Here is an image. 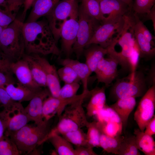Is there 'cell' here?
Wrapping results in <instances>:
<instances>
[{"label":"cell","instance_id":"46","mask_svg":"<svg viewBox=\"0 0 155 155\" xmlns=\"http://www.w3.org/2000/svg\"><path fill=\"white\" fill-rule=\"evenodd\" d=\"M36 0H24L23 5V10L21 17L19 19L21 21L24 22L27 12L32 6Z\"/></svg>","mask_w":155,"mask_h":155},{"label":"cell","instance_id":"34","mask_svg":"<svg viewBox=\"0 0 155 155\" xmlns=\"http://www.w3.org/2000/svg\"><path fill=\"white\" fill-rule=\"evenodd\" d=\"M61 135L69 142L76 146L88 147L86 134L81 129L68 132Z\"/></svg>","mask_w":155,"mask_h":155},{"label":"cell","instance_id":"41","mask_svg":"<svg viewBox=\"0 0 155 155\" xmlns=\"http://www.w3.org/2000/svg\"><path fill=\"white\" fill-rule=\"evenodd\" d=\"M134 18V26L141 32L150 42L153 43L154 36L150 31L140 19L137 14H133Z\"/></svg>","mask_w":155,"mask_h":155},{"label":"cell","instance_id":"24","mask_svg":"<svg viewBox=\"0 0 155 155\" xmlns=\"http://www.w3.org/2000/svg\"><path fill=\"white\" fill-rule=\"evenodd\" d=\"M136 104L135 98L119 99L110 106L116 112L120 119L123 127L127 123L129 117Z\"/></svg>","mask_w":155,"mask_h":155},{"label":"cell","instance_id":"5","mask_svg":"<svg viewBox=\"0 0 155 155\" xmlns=\"http://www.w3.org/2000/svg\"><path fill=\"white\" fill-rule=\"evenodd\" d=\"M134 18L131 13L125 16V23L122 31L117 40L121 48V51L117 52L114 47L107 49V55H111L118 61L119 64L125 69L129 68V60L133 53L136 44L134 30Z\"/></svg>","mask_w":155,"mask_h":155},{"label":"cell","instance_id":"11","mask_svg":"<svg viewBox=\"0 0 155 155\" xmlns=\"http://www.w3.org/2000/svg\"><path fill=\"white\" fill-rule=\"evenodd\" d=\"M92 92V90H83L80 94L67 98L55 97L51 95L43 102L42 116L44 119L49 120L56 115L59 117L67 106L80 99L90 97Z\"/></svg>","mask_w":155,"mask_h":155},{"label":"cell","instance_id":"18","mask_svg":"<svg viewBox=\"0 0 155 155\" xmlns=\"http://www.w3.org/2000/svg\"><path fill=\"white\" fill-rule=\"evenodd\" d=\"M51 95L49 90L46 88L42 89L30 101L28 104L24 108L28 117L30 121H34L35 124L38 125L43 121V102L44 100Z\"/></svg>","mask_w":155,"mask_h":155},{"label":"cell","instance_id":"1","mask_svg":"<svg viewBox=\"0 0 155 155\" xmlns=\"http://www.w3.org/2000/svg\"><path fill=\"white\" fill-rule=\"evenodd\" d=\"M22 32L25 53L59 54V51L48 22L41 20L24 22Z\"/></svg>","mask_w":155,"mask_h":155},{"label":"cell","instance_id":"36","mask_svg":"<svg viewBox=\"0 0 155 155\" xmlns=\"http://www.w3.org/2000/svg\"><path fill=\"white\" fill-rule=\"evenodd\" d=\"M19 155L16 145L10 137L4 135L0 138V155Z\"/></svg>","mask_w":155,"mask_h":155},{"label":"cell","instance_id":"9","mask_svg":"<svg viewBox=\"0 0 155 155\" xmlns=\"http://www.w3.org/2000/svg\"><path fill=\"white\" fill-rule=\"evenodd\" d=\"M128 79V81L120 80L117 82L113 86L112 92L117 99L141 96L147 90L142 73L136 72L134 78L129 76Z\"/></svg>","mask_w":155,"mask_h":155},{"label":"cell","instance_id":"26","mask_svg":"<svg viewBox=\"0 0 155 155\" xmlns=\"http://www.w3.org/2000/svg\"><path fill=\"white\" fill-rule=\"evenodd\" d=\"M85 51L86 63L91 74L94 72L100 61L108 53L107 49L96 44H91Z\"/></svg>","mask_w":155,"mask_h":155},{"label":"cell","instance_id":"45","mask_svg":"<svg viewBox=\"0 0 155 155\" xmlns=\"http://www.w3.org/2000/svg\"><path fill=\"white\" fill-rule=\"evenodd\" d=\"M24 0H0V6L21 7Z\"/></svg>","mask_w":155,"mask_h":155},{"label":"cell","instance_id":"8","mask_svg":"<svg viewBox=\"0 0 155 155\" xmlns=\"http://www.w3.org/2000/svg\"><path fill=\"white\" fill-rule=\"evenodd\" d=\"M78 9L76 0H60L46 16L56 43L60 38V30L63 24Z\"/></svg>","mask_w":155,"mask_h":155},{"label":"cell","instance_id":"6","mask_svg":"<svg viewBox=\"0 0 155 155\" xmlns=\"http://www.w3.org/2000/svg\"><path fill=\"white\" fill-rule=\"evenodd\" d=\"M125 15L101 24L86 46L96 44L104 48H107L117 39L121 34L125 23Z\"/></svg>","mask_w":155,"mask_h":155},{"label":"cell","instance_id":"16","mask_svg":"<svg viewBox=\"0 0 155 155\" xmlns=\"http://www.w3.org/2000/svg\"><path fill=\"white\" fill-rule=\"evenodd\" d=\"M10 67L19 83L35 91H39L42 88L35 82L27 63L22 59L12 62Z\"/></svg>","mask_w":155,"mask_h":155},{"label":"cell","instance_id":"31","mask_svg":"<svg viewBox=\"0 0 155 155\" xmlns=\"http://www.w3.org/2000/svg\"><path fill=\"white\" fill-rule=\"evenodd\" d=\"M80 6L88 14L101 24L106 21V18L101 12L99 0H82Z\"/></svg>","mask_w":155,"mask_h":155},{"label":"cell","instance_id":"3","mask_svg":"<svg viewBox=\"0 0 155 155\" xmlns=\"http://www.w3.org/2000/svg\"><path fill=\"white\" fill-rule=\"evenodd\" d=\"M24 22L16 19L3 30L0 37V51L12 62L21 59L25 53L22 32Z\"/></svg>","mask_w":155,"mask_h":155},{"label":"cell","instance_id":"50","mask_svg":"<svg viewBox=\"0 0 155 155\" xmlns=\"http://www.w3.org/2000/svg\"><path fill=\"white\" fill-rule=\"evenodd\" d=\"M124 3L128 5V6L132 9L133 5V0H119Z\"/></svg>","mask_w":155,"mask_h":155},{"label":"cell","instance_id":"48","mask_svg":"<svg viewBox=\"0 0 155 155\" xmlns=\"http://www.w3.org/2000/svg\"><path fill=\"white\" fill-rule=\"evenodd\" d=\"M155 5L153 6L150 11L147 14L146 18L147 19L151 20L153 22L154 28L155 31Z\"/></svg>","mask_w":155,"mask_h":155},{"label":"cell","instance_id":"35","mask_svg":"<svg viewBox=\"0 0 155 155\" xmlns=\"http://www.w3.org/2000/svg\"><path fill=\"white\" fill-rule=\"evenodd\" d=\"M19 9L7 7L0 6V26L5 28L13 22Z\"/></svg>","mask_w":155,"mask_h":155},{"label":"cell","instance_id":"29","mask_svg":"<svg viewBox=\"0 0 155 155\" xmlns=\"http://www.w3.org/2000/svg\"><path fill=\"white\" fill-rule=\"evenodd\" d=\"M54 147L59 155H75V149L71 143L58 134H55L47 140Z\"/></svg>","mask_w":155,"mask_h":155},{"label":"cell","instance_id":"23","mask_svg":"<svg viewBox=\"0 0 155 155\" xmlns=\"http://www.w3.org/2000/svg\"><path fill=\"white\" fill-rule=\"evenodd\" d=\"M90 97L86 107V114L89 117L95 115L106 106L105 88H96L92 90Z\"/></svg>","mask_w":155,"mask_h":155},{"label":"cell","instance_id":"49","mask_svg":"<svg viewBox=\"0 0 155 155\" xmlns=\"http://www.w3.org/2000/svg\"><path fill=\"white\" fill-rule=\"evenodd\" d=\"M5 127L0 115V138L4 135Z\"/></svg>","mask_w":155,"mask_h":155},{"label":"cell","instance_id":"14","mask_svg":"<svg viewBox=\"0 0 155 155\" xmlns=\"http://www.w3.org/2000/svg\"><path fill=\"white\" fill-rule=\"evenodd\" d=\"M78 10L65 21L61 28L60 38L62 39L63 50L69 56L72 51L79 28Z\"/></svg>","mask_w":155,"mask_h":155},{"label":"cell","instance_id":"17","mask_svg":"<svg viewBox=\"0 0 155 155\" xmlns=\"http://www.w3.org/2000/svg\"><path fill=\"white\" fill-rule=\"evenodd\" d=\"M99 1L101 12L106 18L105 22L123 17L131 12L132 9L119 0Z\"/></svg>","mask_w":155,"mask_h":155},{"label":"cell","instance_id":"37","mask_svg":"<svg viewBox=\"0 0 155 155\" xmlns=\"http://www.w3.org/2000/svg\"><path fill=\"white\" fill-rule=\"evenodd\" d=\"M60 79L65 84L78 82L80 80L77 75L70 67L64 65L57 70Z\"/></svg>","mask_w":155,"mask_h":155},{"label":"cell","instance_id":"25","mask_svg":"<svg viewBox=\"0 0 155 155\" xmlns=\"http://www.w3.org/2000/svg\"><path fill=\"white\" fill-rule=\"evenodd\" d=\"M59 61L60 64L62 65H67L71 67L76 73L80 80L81 81L83 86V90H88V81L91 74L86 63L68 58L60 59Z\"/></svg>","mask_w":155,"mask_h":155},{"label":"cell","instance_id":"7","mask_svg":"<svg viewBox=\"0 0 155 155\" xmlns=\"http://www.w3.org/2000/svg\"><path fill=\"white\" fill-rule=\"evenodd\" d=\"M78 34L72 49L77 58L80 57L101 23L88 14L80 6L78 8Z\"/></svg>","mask_w":155,"mask_h":155},{"label":"cell","instance_id":"21","mask_svg":"<svg viewBox=\"0 0 155 155\" xmlns=\"http://www.w3.org/2000/svg\"><path fill=\"white\" fill-rule=\"evenodd\" d=\"M22 59L27 63L35 82L40 87H47L44 71L35 54L25 53Z\"/></svg>","mask_w":155,"mask_h":155},{"label":"cell","instance_id":"52","mask_svg":"<svg viewBox=\"0 0 155 155\" xmlns=\"http://www.w3.org/2000/svg\"></svg>","mask_w":155,"mask_h":155},{"label":"cell","instance_id":"22","mask_svg":"<svg viewBox=\"0 0 155 155\" xmlns=\"http://www.w3.org/2000/svg\"><path fill=\"white\" fill-rule=\"evenodd\" d=\"M61 0H36L26 22L36 21L40 17L47 16Z\"/></svg>","mask_w":155,"mask_h":155},{"label":"cell","instance_id":"42","mask_svg":"<svg viewBox=\"0 0 155 155\" xmlns=\"http://www.w3.org/2000/svg\"><path fill=\"white\" fill-rule=\"evenodd\" d=\"M12 62L7 55L0 51V71L12 73L10 67Z\"/></svg>","mask_w":155,"mask_h":155},{"label":"cell","instance_id":"20","mask_svg":"<svg viewBox=\"0 0 155 155\" xmlns=\"http://www.w3.org/2000/svg\"><path fill=\"white\" fill-rule=\"evenodd\" d=\"M5 88L11 98L16 102H21L30 101L36 95L43 89L36 91L17 82L11 83L4 86Z\"/></svg>","mask_w":155,"mask_h":155},{"label":"cell","instance_id":"10","mask_svg":"<svg viewBox=\"0 0 155 155\" xmlns=\"http://www.w3.org/2000/svg\"><path fill=\"white\" fill-rule=\"evenodd\" d=\"M155 109V80L140 100L134 115V120L139 129L144 132L146 127L154 117Z\"/></svg>","mask_w":155,"mask_h":155},{"label":"cell","instance_id":"30","mask_svg":"<svg viewBox=\"0 0 155 155\" xmlns=\"http://www.w3.org/2000/svg\"><path fill=\"white\" fill-rule=\"evenodd\" d=\"M124 137L121 135L112 137L101 133L100 140V147L107 152L117 155L118 150Z\"/></svg>","mask_w":155,"mask_h":155},{"label":"cell","instance_id":"51","mask_svg":"<svg viewBox=\"0 0 155 155\" xmlns=\"http://www.w3.org/2000/svg\"><path fill=\"white\" fill-rule=\"evenodd\" d=\"M4 28L0 26V37L1 36V34L2 33V32L3 31V30Z\"/></svg>","mask_w":155,"mask_h":155},{"label":"cell","instance_id":"15","mask_svg":"<svg viewBox=\"0 0 155 155\" xmlns=\"http://www.w3.org/2000/svg\"><path fill=\"white\" fill-rule=\"evenodd\" d=\"M107 58H103L99 62L94 71L98 82L108 86L117 77L119 62L113 56L107 55Z\"/></svg>","mask_w":155,"mask_h":155},{"label":"cell","instance_id":"12","mask_svg":"<svg viewBox=\"0 0 155 155\" xmlns=\"http://www.w3.org/2000/svg\"><path fill=\"white\" fill-rule=\"evenodd\" d=\"M0 115L5 128L4 135L19 130L30 121L19 102H15L9 109H3Z\"/></svg>","mask_w":155,"mask_h":155},{"label":"cell","instance_id":"44","mask_svg":"<svg viewBox=\"0 0 155 155\" xmlns=\"http://www.w3.org/2000/svg\"><path fill=\"white\" fill-rule=\"evenodd\" d=\"M92 148L84 146H76L75 149V155H97Z\"/></svg>","mask_w":155,"mask_h":155},{"label":"cell","instance_id":"13","mask_svg":"<svg viewBox=\"0 0 155 155\" xmlns=\"http://www.w3.org/2000/svg\"><path fill=\"white\" fill-rule=\"evenodd\" d=\"M97 123L101 133L112 137L121 135L123 128L122 123L118 115L111 107L107 106L101 111Z\"/></svg>","mask_w":155,"mask_h":155},{"label":"cell","instance_id":"28","mask_svg":"<svg viewBox=\"0 0 155 155\" xmlns=\"http://www.w3.org/2000/svg\"><path fill=\"white\" fill-rule=\"evenodd\" d=\"M134 30L135 39L139 50L140 57L147 59L153 57L155 54V48L152 46L153 43L149 41L134 25Z\"/></svg>","mask_w":155,"mask_h":155},{"label":"cell","instance_id":"32","mask_svg":"<svg viewBox=\"0 0 155 155\" xmlns=\"http://www.w3.org/2000/svg\"><path fill=\"white\" fill-rule=\"evenodd\" d=\"M136 143L135 135L124 137L118 152L119 155H140Z\"/></svg>","mask_w":155,"mask_h":155},{"label":"cell","instance_id":"38","mask_svg":"<svg viewBox=\"0 0 155 155\" xmlns=\"http://www.w3.org/2000/svg\"><path fill=\"white\" fill-rule=\"evenodd\" d=\"M155 0H134L132 9L134 13L147 14L155 5Z\"/></svg>","mask_w":155,"mask_h":155},{"label":"cell","instance_id":"39","mask_svg":"<svg viewBox=\"0 0 155 155\" xmlns=\"http://www.w3.org/2000/svg\"><path fill=\"white\" fill-rule=\"evenodd\" d=\"M80 87L78 82L65 84L61 87L59 93V97L63 98H69L76 95Z\"/></svg>","mask_w":155,"mask_h":155},{"label":"cell","instance_id":"47","mask_svg":"<svg viewBox=\"0 0 155 155\" xmlns=\"http://www.w3.org/2000/svg\"><path fill=\"white\" fill-rule=\"evenodd\" d=\"M144 132L146 134L152 136L155 134V116L147 124Z\"/></svg>","mask_w":155,"mask_h":155},{"label":"cell","instance_id":"27","mask_svg":"<svg viewBox=\"0 0 155 155\" xmlns=\"http://www.w3.org/2000/svg\"><path fill=\"white\" fill-rule=\"evenodd\" d=\"M134 134L139 150L146 155H155V142L152 136L145 133L139 129H135Z\"/></svg>","mask_w":155,"mask_h":155},{"label":"cell","instance_id":"19","mask_svg":"<svg viewBox=\"0 0 155 155\" xmlns=\"http://www.w3.org/2000/svg\"><path fill=\"white\" fill-rule=\"evenodd\" d=\"M36 58L43 68L45 72L47 87L51 95L58 97L61 88L60 79L55 66L50 64L48 60L40 55L35 54Z\"/></svg>","mask_w":155,"mask_h":155},{"label":"cell","instance_id":"40","mask_svg":"<svg viewBox=\"0 0 155 155\" xmlns=\"http://www.w3.org/2000/svg\"><path fill=\"white\" fill-rule=\"evenodd\" d=\"M15 102L11 98L4 87H0V106L3 107V109H9Z\"/></svg>","mask_w":155,"mask_h":155},{"label":"cell","instance_id":"33","mask_svg":"<svg viewBox=\"0 0 155 155\" xmlns=\"http://www.w3.org/2000/svg\"><path fill=\"white\" fill-rule=\"evenodd\" d=\"M86 127L87 129L86 134L88 147L92 148L100 146L101 132L96 121L89 122Z\"/></svg>","mask_w":155,"mask_h":155},{"label":"cell","instance_id":"2","mask_svg":"<svg viewBox=\"0 0 155 155\" xmlns=\"http://www.w3.org/2000/svg\"><path fill=\"white\" fill-rule=\"evenodd\" d=\"M50 120H44L34 125L27 124L16 131L5 135L13 140L20 154H29L36 150L37 146L45 142L51 129Z\"/></svg>","mask_w":155,"mask_h":155},{"label":"cell","instance_id":"4","mask_svg":"<svg viewBox=\"0 0 155 155\" xmlns=\"http://www.w3.org/2000/svg\"><path fill=\"white\" fill-rule=\"evenodd\" d=\"M85 98L77 101L67 106L61 115L56 125L51 129L45 142L55 134H62L86 127L87 121L82 106Z\"/></svg>","mask_w":155,"mask_h":155},{"label":"cell","instance_id":"43","mask_svg":"<svg viewBox=\"0 0 155 155\" xmlns=\"http://www.w3.org/2000/svg\"><path fill=\"white\" fill-rule=\"evenodd\" d=\"M13 74L11 73L0 71V87H4L9 84L17 82Z\"/></svg>","mask_w":155,"mask_h":155}]
</instances>
